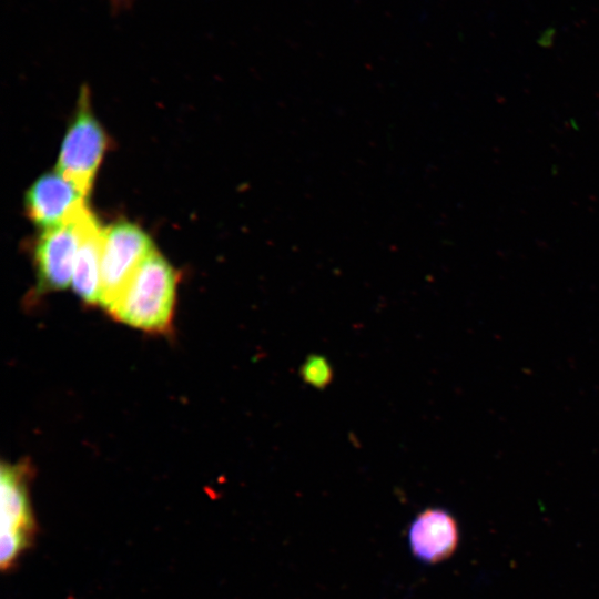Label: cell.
Wrapping results in <instances>:
<instances>
[{
  "label": "cell",
  "mask_w": 599,
  "mask_h": 599,
  "mask_svg": "<svg viewBox=\"0 0 599 599\" xmlns=\"http://www.w3.org/2000/svg\"><path fill=\"white\" fill-rule=\"evenodd\" d=\"M177 282V272L154 250L106 312L118 322L143 332L167 333L174 316Z\"/></svg>",
  "instance_id": "cell-1"
},
{
  "label": "cell",
  "mask_w": 599,
  "mask_h": 599,
  "mask_svg": "<svg viewBox=\"0 0 599 599\" xmlns=\"http://www.w3.org/2000/svg\"><path fill=\"white\" fill-rule=\"evenodd\" d=\"M29 467L26 464L1 465V538L0 566L12 569L21 555L32 546L38 526L29 495Z\"/></svg>",
  "instance_id": "cell-2"
},
{
  "label": "cell",
  "mask_w": 599,
  "mask_h": 599,
  "mask_svg": "<svg viewBox=\"0 0 599 599\" xmlns=\"http://www.w3.org/2000/svg\"><path fill=\"white\" fill-rule=\"evenodd\" d=\"M89 98L88 89L83 87L57 162V171L87 196L109 144L104 129L92 113Z\"/></svg>",
  "instance_id": "cell-3"
},
{
  "label": "cell",
  "mask_w": 599,
  "mask_h": 599,
  "mask_svg": "<svg viewBox=\"0 0 599 599\" xmlns=\"http://www.w3.org/2000/svg\"><path fill=\"white\" fill-rule=\"evenodd\" d=\"M154 250L150 236L133 223L121 221L103 227L100 306L106 309L111 305Z\"/></svg>",
  "instance_id": "cell-4"
},
{
  "label": "cell",
  "mask_w": 599,
  "mask_h": 599,
  "mask_svg": "<svg viewBox=\"0 0 599 599\" xmlns=\"http://www.w3.org/2000/svg\"><path fill=\"white\" fill-rule=\"evenodd\" d=\"M71 220L44 229L34 246L37 288L41 293L61 291L72 283L75 257L80 244V214Z\"/></svg>",
  "instance_id": "cell-5"
},
{
  "label": "cell",
  "mask_w": 599,
  "mask_h": 599,
  "mask_svg": "<svg viewBox=\"0 0 599 599\" xmlns=\"http://www.w3.org/2000/svg\"><path fill=\"white\" fill-rule=\"evenodd\" d=\"M84 195L57 170L38 177L26 193V211L33 223L49 229L71 220L87 205Z\"/></svg>",
  "instance_id": "cell-6"
},
{
  "label": "cell",
  "mask_w": 599,
  "mask_h": 599,
  "mask_svg": "<svg viewBox=\"0 0 599 599\" xmlns=\"http://www.w3.org/2000/svg\"><path fill=\"white\" fill-rule=\"evenodd\" d=\"M460 540L459 526L455 517L443 508H426L408 528L412 554L425 564H438L449 558Z\"/></svg>",
  "instance_id": "cell-7"
},
{
  "label": "cell",
  "mask_w": 599,
  "mask_h": 599,
  "mask_svg": "<svg viewBox=\"0 0 599 599\" xmlns=\"http://www.w3.org/2000/svg\"><path fill=\"white\" fill-rule=\"evenodd\" d=\"M80 231L72 287L87 304L100 305L103 227L88 206L80 214Z\"/></svg>",
  "instance_id": "cell-8"
},
{
  "label": "cell",
  "mask_w": 599,
  "mask_h": 599,
  "mask_svg": "<svg viewBox=\"0 0 599 599\" xmlns=\"http://www.w3.org/2000/svg\"><path fill=\"white\" fill-rule=\"evenodd\" d=\"M302 379L318 389H323L333 380L334 372L327 358L322 355H309L301 366Z\"/></svg>",
  "instance_id": "cell-9"
},
{
  "label": "cell",
  "mask_w": 599,
  "mask_h": 599,
  "mask_svg": "<svg viewBox=\"0 0 599 599\" xmlns=\"http://www.w3.org/2000/svg\"><path fill=\"white\" fill-rule=\"evenodd\" d=\"M115 9L123 8L132 2V0H109Z\"/></svg>",
  "instance_id": "cell-10"
}]
</instances>
